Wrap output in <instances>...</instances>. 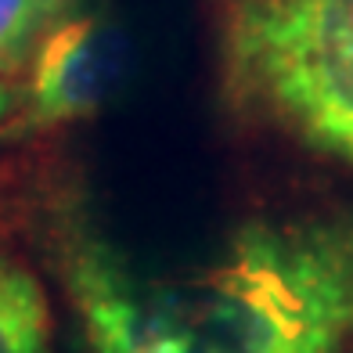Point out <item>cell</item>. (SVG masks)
Instances as JSON below:
<instances>
[{"label": "cell", "mask_w": 353, "mask_h": 353, "mask_svg": "<svg viewBox=\"0 0 353 353\" xmlns=\"http://www.w3.org/2000/svg\"><path fill=\"white\" fill-rule=\"evenodd\" d=\"M69 0H0V79L43 43Z\"/></svg>", "instance_id": "5"}, {"label": "cell", "mask_w": 353, "mask_h": 353, "mask_svg": "<svg viewBox=\"0 0 353 353\" xmlns=\"http://www.w3.org/2000/svg\"><path fill=\"white\" fill-rule=\"evenodd\" d=\"M223 72L252 116L353 166V0H228Z\"/></svg>", "instance_id": "2"}, {"label": "cell", "mask_w": 353, "mask_h": 353, "mask_svg": "<svg viewBox=\"0 0 353 353\" xmlns=\"http://www.w3.org/2000/svg\"><path fill=\"white\" fill-rule=\"evenodd\" d=\"M108 79V43L94 19L54 26L33 51L29 72V119L37 126L72 123L101 101Z\"/></svg>", "instance_id": "3"}, {"label": "cell", "mask_w": 353, "mask_h": 353, "mask_svg": "<svg viewBox=\"0 0 353 353\" xmlns=\"http://www.w3.org/2000/svg\"><path fill=\"white\" fill-rule=\"evenodd\" d=\"M65 285L94 353H339L353 343V223L252 220L195 281L148 278L76 228Z\"/></svg>", "instance_id": "1"}, {"label": "cell", "mask_w": 353, "mask_h": 353, "mask_svg": "<svg viewBox=\"0 0 353 353\" xmlns=\"http://www.w3.org/2000/svg\"><path fill=\"white\" fill-rule=\"evenodd\" d=\"M0 353H51L43 288L8 252H0Z\"/></svg>", "instance_id": "4"}, {"label": "cell", "mask_w": 353, "mask_h": 353, "mask_svg": "<svg viewBox=\"0 0 353 353\" xmlns=\"http://www.w3.org/2000/svg\"><path fill=\"white\" fill-rule=\"evenodd\" d=\"M14 108V90L4 83V79H0V123L8 119V112Z\"/></svg>", "instance_id": "6"}]
</instances>
